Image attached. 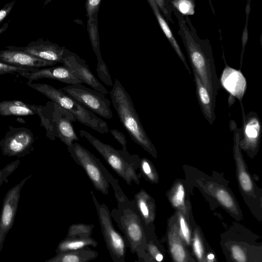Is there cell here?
<instances>
[{"label":"cell","mask_w":262,"mask_h":262,"mask_svg":"<svg viewBox=\"0 0 262 262\" xmlns=\"http://www.w3.org/2000/svg\"><path fill=\"white\" fill-rule=\"evenodd\" d=\"M62 64L71 70L82 83L89 85L104 95L108 94L107 90L91 71L86 61L76 53L66 48L63 54Z\"/></svg>","instance_id":"cell-11"},{"label":"cell","mask_w":262,"mask_h":262,"mask_svg":"<svg viewBox=\"0 0 262 262\" xmlns=\"http://www.w3.org/2000/svg\"><path fill=\"white\" fill-rule=\"evenodd\" d=\"M101 0H86L85 8L86 16L88 17L92 15L98 13Z\"/></svg>","instance_id":"cell-40"},{"label":"cell","mask_w":262,"mask_h":262,"mask_svg":"<svg viewBox=\"0 0 262 262\" xmlns=\"http://www.w3.org/2000/svg\"><path fill=\"white\" fill-rule=\"evenodd\" d=\"M192 71L195 82L196 95L201 110L205 118L212 124L215 119L214 113L215 105L213 103L209 92L198 75L194 71Z\"/></svg>","instance_id":"cell-20"},{"label":"cell","mask_w":262,"mask_h":262,"mask_svg":"<svg viewBox=\"0 0 262 262\" xmlns=\"http://www.w3.org/2000/svg\"><path fill=\"white\" fill-rule=\"evenodd\" d=\"M0 61L8 64L27 68L39 69L53 66L56 62L44 60L25 52L6 47V49L0 51Z\"/></svg>","instance_id":"cell-14"},{"label":"cell","mask_w":262,"mask_h":262,"mask_svg":"<svg viewBox=\"0 0 262 262\" xmlns=\"http://www.w3.org/2000/svg\"><path fill=\"white\" fill-rule=\"evenodd\" d=\"M32 82L28 80L26 84L72 114L80 123L100 134H106L109 132L105 121L67 95L61 88L57 89L46 83Z\"/></svg>","instance_id":"cell-5"},{"label":"cell","mask_w":262,"mask_h":262,"mask_svg":"<svg viewBox=\"0 0 262 262\" xmlns=\"http://www.w3.org/2000/svg\"><path fill=\"white\" fill-rule=\"evenodd\" d=\"M53 0H46L45 2H44V5H46L47 4H48L49 3H50V2H51Z\"/></svg>","instance_id":"cell-47"},{"label":"cell","mask_w":262,"mask_h":262,"mask_svg":"<svg viewBox=\"0 0 262 262\" xmlns=\"http://www.w3.org/2000/svg\"><path fill=\"white\" fill-rule=\"evenodd\" d=\"M146 244L142 262L161 261L163 255L154 232V225L145 226Z\"/></svg>","instance_id":"cell-24"},{"label":"cell","mask_w":262,"mask_h":262,"mask_svg":"<svg viewBox=\"0 0 262 262\" xmlns=\"http://www.w3.org/2000/svg\"><path fill=\"white\" fill-rule=\"evenodd\" d=\"M206 258H207L208 260L212 261L214 258V256L213 254L210 253L207 255Z\"/></svg>","instance_id":"cell-45"},{"label":"cell","mask_w":262,"mask_h":262,"mask_svg":"<svg viewBox=\"0 0 262 262\" xmlns=\"http://www.w3.org/2000/svg\"><path fill=\"white\" fill-rule=\"evenodd\" d=\"M168 198L172 206L189 217V204L186 200V192L182 182L178 181L169 191Z\"/></svg>","instance_id":"cell-28"},{"label":"cell","mask_w":262,"mask_h":262,"mask_svg":"<svg viewBox=\"0 0 262 262\" xmlns=\"http://www.w3.org/2000/svg\"><path fill=\"white\" fill-rule=\"evenodd\" d=\"M80 135L95 148L127 184L130 185L132 182H134L139 185L141 176L140 173L137 172V169H139L140 158L138 155L130 154L127 150L116 149L85 130H80Z\"/></svg>","instance_id":"cell-4"},{"label":"cell","mask_w":262,"mask_h":262,"mask_svg":"<svg viewBox=\"0 0 262 262\" xmlns=\"http://www.w3.org/2000/svg\"><path fill=\"white\" fill-rule=\"evenodd\" d=\"M167 239L169 252L174 261L186 262L193 260L179 234L176 215H173L169 221Z\"/></svg>","instance_id":"cell-17"},{"label":"cell","mask_w":262,"mask_h":262,"mask_svg":"<svg viewBox=\"0 0 262 262\" xmlns=\"http://www.w3.org/2000/svg\"><path fill=\"white\" fill-rule=\"evenodd\" d=\"M109 132H110L114 138L122 146V149L123 150H127V141L124 134L116 129H111Z\"/></svg>","instance_id":"cell-42"},{"label":"cell","mask_w":262,"mask_h":262,"mask_svg":"<svg viewBox=\"0 0 262 262\" xmlns=\"http://www.w3.org/2000/svg\"><path fill=\"white\" fill-rule=\"evenodd\" d=\"M61 89L94 113L107 119L113 117L111 102L104 94L87 88L80 83L68 84Z\"/></svg>","instance_id":"cell-8"},{"label":"cell","mask_w":262,"mask_h":262,"mask_svg":"<svg viewBox=\"0 0 262 262\" xmlns=\"http://www.w3.org/2000/svg\"><path fill=\"white\" fill-rule=\"evenodd\" d=\"M97 59L96 71L98 77L105 84L112 86L113 85V81L105 63L101 56L97 57Z\"/></svg>","instance_id":"cell-36"},{"label":"cell","mask_w":262,"mask_h":262,"mask_svg":"<svg viewBox=\"0 0 262 262\" xmlns=\"http://www.w3.org/2000/svg\"><path fill=\"white\" fill-rule=\"evenodd\" d=\"M90 193L96 207L106 247L112 260L114 262H125L127 247L124 236L115 228L107 206L98 202L93 191L91 190Z\"/></svg>","instance_id":"cell-7"},{"label":"cell","mask_w":262,"mask_h":262,"mask_svg":"<svg viewBox=\"0 0 262 262\" xmlns=\"http://www.w3.org/2000/svg\"><path fill=\"white\" fill-rule=\"evenodd\" d=\"M179 25L178 34L181 37L194 71L209 92L215 105L216 97L221 88L217 78L213 52L208 39L198 35L188 15L184 16L171 6Z\"/></svg>","instance_id":"cell-1"},{"label":"cell","mask_w":262,"mask_h":262,"mask_svg":"<svg viewBox=\"0 0 262 262\" xmlns=\"http://www.w3.org/2000/svg\"><path fill=\"white\" fill-rule=\"evenodd\" d=\"M108 180L114 191L117 208L111 211L112 217L123 234L127 247L133 254L136 253L137 261L142 262L146 244L145 226L138 212L135 201L125 195L118 180L111 173Z\"/></svg>","instance_id":"cell-2"},{"label":"cell","mask_w":262,"mask_h":262,"mask_svg":"<svg viewBox=\"0 0 262 262\" xmlns=\"http://www.w3.org/2000/svg\"><path fill=\"white\" fill-rule=\"evenodd\" d=\"M14 3L15 1L8 3L0 10V24L10 13Z\"/></svg>","instance_id":"cell-43"},{"label":"cell","mask_w":262,"mask_h":262,"mask_svg":"<svg viewBox=\"0 0 262 262\" xmlns=\"http://www.w3.org/2000/svg\"><path fill=\"white\" fill-rule=\"evenodd\" d=\"M149 5H150L153 12L157 18V20L162 30L164 35L166 37L167 39L169 41L171 46L180 58L181 61L184 64L186 69L188 71L190 74H191V71L190 68L188 67V65L187 63L185 57L179 47L177 40L174 38V36L171 31L168 24L164 19V16L162 14V13L155 1V0H147Z\"/></svg>","instance_id":"cell-21"},{"label":"cell","mask_w":262,"mask_h":262,"mask_svg":"<svg viewBox=\"0 0 262 262\" xmlns=\"http://www.w3.org/2000/svg\"><path fill=\"white\" fill-rule=\"evenodd\" d=\"M11 49L20 50L38 58L62 63V57L66 48L49 40L39 39L30 42L25 47L7 46Z\"/></svg>","instance_id":"cell-12"},{"label":"cell","mask_w":262,"mask_h":262,"mask_svg":"<svg viewBox=\"0 0 262 262\" xmlns=\"http://www.w3.org/2000/svg\"><path fill=\"white\" fill-rule=\"evenodd\" d=\"M76 121V118L72 114L53 101L52 126L54 135L67 147L79 140L72 124V122Z\"/></svg>","instance_id":"cell-10"},{"label":"cell","mask_w":262,"mask_h":262,"mask_svg":"<svg viewBox=\"0 0 262 262\" xmlns=\"http://www.w3.org/2000/svg\"><path fill=\"white\" fill-rule=\"evenodd\" d=\"M19 196L18 186L12 189L7 196L4 205L0 222V241L1 234L4 233L10 226Z\"/></svg>","instance_id":"cell-23"},{"label":"cell","mask_w":262,"mask_h":262,"mask_svg":"<svg viewBox=\"0 0 262 262\" xmlns=\"http://www.w3.org/2000/svg\"><path fill=\"white\" fill-rule=\"evenodd\" d=\"M231 254L233 259L237 261L245 262L247 261L246 252L238 245H233L230 249Z\"/></svg>","instance_id":"cell-39"},{"label":"cell","mask_w":262,"mask_h":262,"mask_svg":"<svg viewBox=\"0 0 262 262\" xmlns=\"http://www.w3.org/2000/svg\"><path fill=\"white\" fill-rule=\"evenodd\" d=\"M36 69L35 68H27L15 66L0 61V75L11 74L18 75L20 73L32 72Z\"/></svg>","instance_id":"cell-37"},{"label":"cell","mask_w":262,"mask_h":262,"mask_svg":"<svg viewBox=\"0 0 262 262\" xmlns=\"http://www.w3.org/2000/svg\"><path fill=\"white\" fill-rule=\"evenodd\" d=\"M208 1H209V2L210 5V7H211V9H212V11H213V13L215 14L214 10V9H213V6H212V5L211 2V1H210V0H208Z\"/></svg>","instance_id":"cell-46"},{"label":"cell","mask_w":262,"mask_h":262,"mask_svg":"<svg viewBox=\"0 0 262 262\" xmlns=\"http://www.w3.org/2000/svg\"><path fill=\"white\" fill-rule=\"evenodd\" d=\"M171 5L184 16L194 13L195 0H170Z\"/></svg>","instance_id":"cell-34"},{"label":"cell","mask_w":262,"mask_h":262,"mask_svg":"<svg viewBox=\"0 0 262 262\" xmlns=\"http://www.w3.org/2000/svg\"><path fill=\"white\" fill-rule=\"evenodd\" d=\"M28 106L37 114L40 119V125L46 130V136L51 140H55L52 126L53 101L47 102L45 105H37L28 104Z\"/></svg>","instance_id":"cell-26"},{"label":"cell","mask_w":262,"mask_h":262,"mask_svg":"<svg viewBox=\"0 0 262 262\" xmlns=\"http://www.w3.org/2000/svg\"><path fill=\"white\" fill-rule=\"evenodd\" d=\"M98 13L88 17L87 28L91 45L97 57L101 56L98 28Z\"/></svg>","instance_id":"cell-30"},{"label":"cell","mask_w":262,"mask_h":262,"mask_svg":"<svg viewBox=\"0 0 262 262\" xmlns=\"http://www.w3.org/2000/svg\"><path fill=\"white\" fill-rule=\"evenodd\" d=\"M97 242L93 237L81 238L77 237H66L58 245L56 253L74 250L91 246L96 247Z\"/></svg>","instance_id":"cell-29"},{"label":"cell","mask_w":262,"mask_h":262,"mask_svg":"<svg viewBox=\"0 0 262 262\" xmlns=\"http://www.w3.org/2000/svg\"><path fill=\"white\" fill-rule=\"evenodd\" d=\"M194 254L200 261H206L205 249L201 234L198 230L195 229L192 238Z\"/></svg>","instance_id":"cell-35"},{"label":"cell","mask_w":262,"mask_h":262,"mask_svg":"<svg viewBox=\"0 0 262 262\" xmlns=\"http://www.w3.org/2000/svg\"><path fill=\"white\" fill-rule=\"evenodd\" d=\"M221 84L231 95L242 100L246 89V80L240 71L226 66L222 74Z\"/></svg>","instance_id":"cell-18"},{"label":"cell","mask_w":262,"mask_h":262,"mask_svg":"<svg viewBox=\"0 0 262 262\" xmlns=\"http://www.w3.org/2000/svg\"><path fill=\"white\" fill-rule=\"evenodd\" d=\"M231 129L234 130V157L236 167L237 179L242 191L247 194H254V184L246 167L239 147L241 129L237 128L235 123L232 121Z\"/></svg>","instance_id":"cell-16"},{"label":"cell","mask_w":262,"mask_h":262,"mask_svg":"<svg viewBox=\"0 0 262 262\" xmlns=\"http://www.w3.org/2000/svg\"><path fill=\"white\" fill-rule=\"evenodd\" d=\"M155 1L167 20L173 23L172 18V10L170 0H155Z\"/></svg>","instance_id":"cell-38"},{"label":"cell","mask_w":262,"mask_h":262,"mask_svg":"<svg viewBox=\"0 0 262 262\" xmlns=\"http://www.w3.org/2000/svg\"><path fill=\"white\" fill-rule=\"evenodd\" d=\"M34 141L33 133L30 129L9 126L4 138L0 141V147L6 154L20 155L29 150Z\"/></svg>","instance_id":"cell-9"},{"label":"cell","mask_w":262,"mask_h":262,"mask_svg":"<svg viewBox=\"0 0 262 262\" xmlns=\"http://www.w3.org/2000/svg\"><path fill=\"white\" fill-rule=\"evenodd\" d=\"M261 131L260 120L255 113H249L244 117L243 138H240L239 147L248 154H253L258 148Z\"/></svg>","instance_id":"cell-15"},{"label":"cell","mask_w":262,"mask_h":262,"mask_svg":"<svg viewBox=\"0 0 262 262\" xmlns=\"http://www.w3.org/2000/svg\"><path fill=\"white\" fill-rule=\"evenodd\" d=\"M67 148L74 161L84 170L95 189L107 194L110 186L107 177L109 172L100 160L76 141Z\"/></svg>","instance_id":"cell-6"},{"label":"cell","mask_w":262,"mask_h":262,"mask_svg":"<svg viewBox=\"0 0 262 262\" xmlns=\"http://www.w3.org/2000/svg\"><path fill=\"white\" fill-rule=\"evenodd\" d=\"M94 228L93 224L76 223L71 224L67 234V237H77L81 238L90 237Z\"/></svg>","instance_id":"cell-33"},{"label":"cell","mask_w":262,"mask_h":262,"mask_svg":"<svg viewBox=\"0 0 262 262\" xmlns=\"http://www.w3.org/2000/svg\"><path fill=\"white\" fill-rule=\"evenodd\" d=\"M250 1L248 0V3H247V8H246V16H246V17H247L246 18V23L245 24V26L244 29V31H243V36H242V54H241V61H242L245 47V45H246V44L247 43V39H248V29H247V26H248V21L249 13L250 10Z\"/></svg>","instance_id":"cell-41"},{"label":"cell","mask_w":262,"mask_h":262,"mask_svg":"<svg viewBox=\"0 0 262 262\" xmlns=\"http://www.w3.org/2000/svg\"><path fill=\"white\" fill-rule=\"evenodd\" d=\"M8 23H6L2 27L0 28V34L3 33L7 29Z\"/></svg>","instance_id":"cell-44"},{"label":"cell","mask_w":262,"mask_h":262,"mask_svg":"<svg viewBox=\"0 0 262 262\" xmlns=\"http://www.w3.org/2000/svg\"><path fill=\"white\" fill-rule=\"evenodd\" d=\"M176 215L179 234L185 245L190 246L192 238L189 225V217L179 210H177Z\"/></svg>","instance_id":"cell-32"},{"label":"cell","mask_w":262,"mask_h":262,"mask_svg":"<svg viewBox=\"0 0 262 262\" xmlns=\"http://www.w3.org/2000/svg\"><path fill=\"white\" fill-rule=\"evenodd\" d=\"M208 191L226 209L231 213L237 214V203L229 191L221 185L213 183H208Z\"/></svg>","instance_id":"cell-25"},{"label":"cell","mask_w":262,"mask_h":262,"mask_svg":"<svg viewBox=\"0 0 262 262\" xmlns=\"http://www.w3.org/2000/svg\"><path fill=\"white\" fill-rule=\"evenodd\" d=\"M134 200L144 226L153 224L156 216L155 200L145 190L141 189L134 195Z\"/></svg>","instance_id":"cell-19"},{"label":"cell","mask_w":262,"mask_h":262,"mask_svg":"<svg viewBox=\"0 0 262 262\" xmlns=\"http://www.w3.org/2000/svg\"><path fill=\"white\" fill-rule=\"evenodd\" d=\"M98 256L97 251L88 247L57 253L48 260L49 262H88L96 259Z\"/></svg>","instance_id":"cell-22"},{"label":"cell","mask_w":262,"mask_h":262,"mask_svg":"<svg viewBox=\"0 0 262 262\" xmlns=\"http://www.w3.org/2000/svg\"><path fill=\"white\" fill-rule=\"evenodd\" d=\"M139 169L141 177L151 183L159 182V176L152 162L146 158H140Z\"/></svg>","instance_id":"cell-31"},{"label":"cell","mask_w":262,"mask_h":262,"mask_svg":"<svg viewBox=\"0 0 262 262\" xmlns=\"http://www.w3.org/2000/svg\"><path fill=\"white\" fill-rule=\"evenodd\" d=\"M35 114L28 104L21 101L13 100L0 102V115L2 116H25Z\"/></svg>","instance_id":"cell-27"},{"label":"cell","mask_w":262,"mask_h":262,"mask_svg":"<svg viewBox=\"0 0 262 262\" xmlns=\"http://www.w3.org/2000/svg\"><path fill=\"white\" fill-rule=\"evenodd\" d=\"M18 75L28 79L30 81L42 78H49L68 84L82 83L75 74L63 64L36 69L34 71L22 73Z\"/></svg>","instance_id":"cell-13"},{"label":"cell","mask_w":262,"mask_h":262,"mask_svg":"<svg viewBox=\"0 0 262 262\" xmlns=\"http://www.w3.org/2000/svg\"><path fill=\"white\" fill-rule=\"evenodd\" d=\"M110 94L113 106L131 139L152 157L157 158L156 148L142 126L133 102L118 79H115Z\"/></svg>","instance_id":"cell-3"}]
</instances>
